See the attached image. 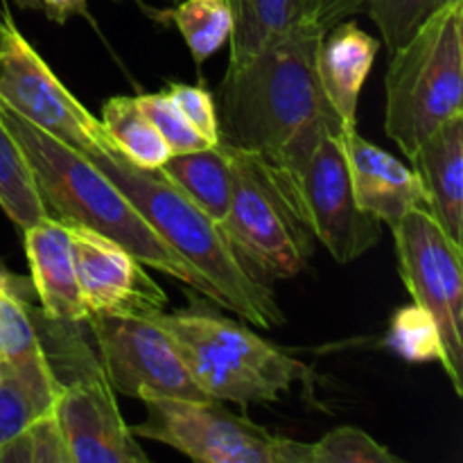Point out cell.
Returning a JSON list of instances; mask_svg holds the SVG:
<instances>
[{
	"label": "cell",
	"instance_id": "19",
	"mask_svg": "<svg viewBox=\"0 0 463 463\" xmlns=\"http://www.w3.org/2000/svg\"><path fill=\"white\" fill-rule=\"evenodd\" d=\"M158 172L213 222L222 224L226 220L235 188V167L229 145L220 140L213 147L172 154Z\"/></svg>",
	"mask_w": 463,
	"mask_h": 463
},
{
	"label": "cell",
	"instance_id": "24",
	"mask_svg": "<svg viewBox=\"0 0 463 463\" xmlns=\"http://www.w3.org/2000/svg\"><path fill=\"white\" fill-rule=\"evenodd\" d=\"M59 392L57 378H34L0 360V450L34 420L52 414Z\"/></svg>",
	"mask_w": 463,
	"mask_h": 463
},
{
	"label": "cell",
	"instance_id": "29",
	"mask_svg": "<svg viewBox=\"0 0 463 463\" xmlns=\"http://www.w3.org/2000/svg\"><path fill=\"white\" fill-rule=\"evenodd\" d=\"M0 463H71L66 439L52 414L34 420L0 450Z\"/></svg>",
	"mask_w": 463,
	"mask_h": 463
},
{
	"label": "cell",
	"instance_id": "10",
	"mask_svg": "<svg viewBox=\"0 0 463 463\" xmlns=\"http://www.w3.org/2000/svg\"><path fill=\"white\" fill-rule=\"evenodd\" d=\"M61 392L54 419L66 439L71 463H145L138 437L122 419L116 392L104 375L98 355L80 346L52 366Z\"/></svg>",
	"mask_w": 463,
	"mask_h": 463
},
{
	"label": "cell",
	"instance_id": "15",
	"mask_svg": "<svg viewBox=\"0 0 463 463\" xmlns=\"http://www.w3.org/2000/svg\"><path fill=\"white\" fill-rule=\"evenodd\" d=\"M158 315L170 324L181 326L197 337L206 339L220 351L229 353L240 364H244L253 373L274 384L283 396L294 384H307L312 380L310 366H306L297 357L288 355L283 348L267 342L265 337H260L238 321L197 310H158Z\"/></svg>",
	"mask_w": 463,
	"mask_h": 463
},
{
	"label": "cell",
	"instance_id": "2",
	"mask_svg": "<svg viewBox=\"0 0 463 463\" xmlns=\"http://www.w3.org/2000/svg\"><path fill=\"white\" fill-rule=\"evenodd\" d=\"M0 118L25 152L50 215L107 235L134 253L145 267L172 276L224 307L217 289L147 224L89 156L36 129L5 104H0Z\"/></svg>",
	"mask_w": 463,
	"mask_h": 463
},
{
	"label": "cell",
	"instance_id": "12",
	"mask_svg": "<svg viewBox=\"0 0 463 463\" xmlns=\"http://www.w3.org/2000/svg\"><path fill=\"white\" fill-rule=\"evenodd\" d=\"M63 224L89 315H152L165 310L167 294L134 253L98 231L72 222Z\"/></svg>",
	"mask_w": 463,
	"mask_h": 463
},
{
	"label": "cell",
	"instance_id": "13",
	"mask_svg": "<svg viewBox=\"0 0 463 463\" xmlns=\"http://www.w3.org/2000/svg\"><path fill=\"white\" fill-rule=\"evenodd\" d=\"M342 145L357 206L383 224H398L407 213L428 211L430 197L414 167L362 138L357 125L344 127Z\"/></svg>",
	"mask_w": 463,
	"mask_h": 463
},
{
	"label": "cell",
	"instance_id": "4",
	"mask_svg": "<svg viewBox=\"0 0 463 463\" xmlns=\"http://www.w3.org/2000/svg\"><path fill=\"white\" fill-rule=\"evenodd\" d=\"M463 116V0L443 5L389 52L384 131L407 158Z\"/></svg>",
	"mask_w": 463,
	"mask_h": 463
},
{
	"label": "cell",
	"instance_id": "14",
	"mask_svg": "<svg viewBox=\"0 0 463 463\" xmlns=\"http://www.w3.org/2000/svg\"><path fill=\"white\" fill-rule=\"evenodd\" d=\"M23 242L32 274L30 283L43 317L59 324H86L89 312L81 301L66 224L52 215L43 217L23 231Z\"/></svg>",
	"mask_w": 463,
	"mask_h": 463
},
{
	"label": "cell",
	"instance_id": "9",
	"mask_svg": "<svg viewBox=\"0 0 463 463\" xmlns=\"http://www.w3.org/2000/svg\"><path fill=\"white\" fill-rule=\"evenodd\" d=\"M86 326L104 375L120 396L213 401L190 375L175 339L147 315H89Z\"/></svg>",
	"mask_w": 463,
	"mask_h": 463
},
{
	"label": "cell",
	"instance_id": "30",
	"mask_svg": "<svg viewBox=\"0 0 463 463\" xmlns=\"http://www.w3.org/2000/svg\"><path fill=\"white\" fill-rule=\"evenodd\" d=\"M140 111L147 116V120L152 122L158 129V134L163 136V140L167 143V147L172 149V154H185L194 152V149L211 147L197 131L190 127V122L185 120L184 113L179 111V107L175 104V99L167 95V90L163 93H145L136 98Z\"/></svg>",
	"mask_w": 463,
	"mask_h": 463
},
{
	"label": "cell",
	"instance_id": "31",
	"mask_svg": "<svg viewBox=\"0 0 463 463\" xmlns=\"http://www.w3.org/2000/svg\"><path fill=\"white\" fill-rule=\"evenodd\" d=\"M167 95L175 99L179 111L190 122L194 131L206 140L208 145L220 143V120H217L215 98L203 86L194 84H167Z\"/></svg>",
	"mask_w": 463,
	"mask_h": 463
},
{
	"label": "cell",
	"instance_id": "18",
	"mask_svg": "<svg viewBox=\"0 0 463 463\" xmlns=\"http://www.w3.org/2000/svg\"><path fill=\"white\" fill-rule=\"evenodd\" d=\"M147 317L152 321H156V324L175 339L176 348H179L190 375H193L194 383H197L213 401L231 402V405L238 407H249L256 405V402H265L267 405V402H276L279 398H283V393H280L274 384L267 383L265 378L253 373L247 366L238 364L233 357L222 353L220 348L208 344L206 339L197 337V335L188 333V330L179 328V326L158 321L156 317L152 315Z\"/></svg>",
	"mask_w": 463,
	"mask_h": 463
},
{
	"label": "cell",
	"instance_id": "8",
	"mask_svg": "<svg viewBox=\"0 0 463 463\" xmlns=\"http://www.w3.org/2000/svg\"><path fill=\"white\" fill-rule=\"evenodd\" d=\"M392 231L402 283L437 321L446 351L443 369L457 396H463V249L428 211L407 213Z\"/></svg>",
	"mask_w": 463,
	"mask_h": 463
},
{
	"label": "cell",
	"instance_id": "20",
	"mask_svg": "<svg viewBox=\"0 0 463 463\" xmlns=\"http://www.w3.org/2000/svg\"><path fill=\"white\" fill-rule=\"evenodd\" d=\"M36 315L27 280L0 267V360L34 378H57L41 344Z\"/></svg>",
	"mask_w": 463,
	"mask_h": 463
},
{
	"label": "cell",
	"instance_id": "11",
	"mask_svg": "<svg viewBox=\"0 0 463 463\" xmlns=\"http://www.w3.org/2000/svg\"><path fill=\"white\" fill-rule=\"evenodd\" d=\"M298 190L312 233L339 265L353 262L380 240L383 222L362 211L353 194L342 131L319 140L298 176Z\"/></svg>",
	"mask_w": 463,
	"mask_h": 463
},
{
	"label": "cell",
	"instance_id": "23",
	"mask_svg": "<svg viewBox=\"0 0 463 463\" xmlns=\"http://www.w3.org/2000/svg\"><path fill=\"white\" fill-rule=\"evenodd\" d=\"M99 122L111 138L116 152L129 165L158 172V167L172 156V149L167 147L156 127L140 111L136 98L116 95L109 99L102 109Z\"/></svg>",
	"mask_w": 463,
	"mask_h": 463
},
{
	"label": "cell",
	"instance_id": "32",
	"mask_svg": "<svg viewBox=\"0 0 463 463\" xmlns=\"http://www.w3.org/2000/svg\"><path fill=\"white\" fill-rule=\"evenodd\" d=\"M86 3L89 0H45L43 9L45 16L54 23H66L72 16H81L86 14Z\"/></svg>",
	"mask_w": 463,
	"mask_h": 463
},
{
	"label": "cell",
	"instance_id": "33",
	"mask_svg": "<svg viewBox=\"0 0 463 463\" xmlns=\"http://www.w3.org/2000/svg\"><path fill=\"white\" fill-rule=\"evenodd\" d=\"M23 9H43L45 0H14Z\"/></svg>",
	"mask_w": 463,
	"mask_h": 463
},
{
	"label": "cell",
	"instance_id": "3",
	"mask_svg": "<svg viewBox=\"0 0 463 463\" xmlns=\"http://www.w3.org/2000/svg\"><path fill=\"white\" fill-rule=\"evenodd\" d=\"M89 158L134 203L147 224L217 289L226 310L260 328L283 324L285 317L271 285L249 274L231 249L222 226L194 206L161 172L129 165L120 154H93Z\"/></svg>",
	"mask_w": 463,
	"mask_h": 463
},
{
	"label": "cell",
	"instance_id": "6",
	"mask_svg": "<svg viewBox=\"0 0 463 463\" xmlns=\"http://www.w3.org/2000/svg\"><path fill=\"white\" fill-rule=\"evenodd\" d=\"M145 420L131 432L199 463H312V443L276 437L220 401H143Z\"/></svg>",
	"mask_w": 463,
	"mask_h": 463
},
{
	"label": "cell",
	"instance_id": "17",
	"mask_svg": "<svg viewBox=\"0 0 463 463\" xmlns=\"http://www.w3.org/2000/svg\"><path fill=\"white\" fill-rule=\"evenodd\" d=\"M410 161L430 197V215L463 249V116L434 131Z\"/></svg>",
	"mask_w": 463,
	"mask_h": 463
},
{
	"label": "cell",
	"instance_id": "28",
	"mask_svg": "<svg viewBox=\"0 0 463 463\" xmlns=\"http://www.w3.org/2000/svg\"><path fill=\"white\" fill-rule=\"evenodd\" d=\"M312 463H402V459L364 430L342 425L312 443Z\"/></svg>",
	"mask_w": 463,
	"mask_h": 463
},
{
	"label": "cell",
	"instance_id": "16",
	"mask_svg": "<svg viewBox=\"0 0 463 463\" xmlns=\"http://www.w3.org/2000/svg\"><path fill=\"white\" fill-rule=\"evenodd\" d=\"M380 43L355 21H339L321 39L317 66L328 104L344 127L357 125L362 86L373 68Z\"/></svg>",
	"mask_w": 463,
	"mask_h": 463
},
{
	"label": "cell",
	"instance_id": "7",
	"mask_svg": "<svg viewBox=\"0 0 463 463\" xmlns=\"http://www.w3.org/2000/svg\"><path fill=\"white\" fill-rule=\"evenodd\" d=\"M0 104L84 156L118 154L102 122L66 89L0 7Z\"/></svg>",
	"mask_w": 463,
	"mask_h": 463
},
{
	"label": "cell",
	"instance_id": "25",
	"mask_svg": "<svg viewBox=\"0 0 463 463\" xmlns=\"http://www.w3.org/2000/svg\"><path fill=\"white\" fill-rule=\"evenodd\" d=\"M0 211L21 233L50 215L41 197L34 170L3 118H0Z\"/></svg>",
	"mask_w": 463,
	"mask_h": 463
},
{
	"label": "cell",
	"instance_id": "21",
	"mask_svg": "<svg viewBox=\"0 0 463 463\" xmlns=\"http://www.w3.org/2000/svg\"><path fill=\"white\" fill-rule=\"evenodd\" d=\"M233 16L229 68H238L315 16L319 0H226ZM317 18V16H315Z\"/></svg>",
	"mask_w": 463,
	"mask_h": 463
},
{
	"label": "cell",
	"instance_id": "5",
	"mask_svg": "<svg viewBox=\"0 0 463 463\" xmlns=\"http://www.w3.org/2000/svg\"><path fill=\"white\" fill-rule=\"evenodd\" d=\"M235 188L222 222L226 240L249 274L260 283L294 279L315 251L298 181L256 154L231 147Z\"/></svg>",
	"mask_w": 463,
	"mask_h": 463
},
{
	"label": "cell",
	"instance_id": "27",
	"mask_svg": "<svg viewBox=\"0 0 463 463\" xmlns=\"http://www.w3.org/2000/svg\"><path fill=\"white\" fill-rule=\"evenodd\" d=\"M384 344L398 357L414 362V364L439 362L443 366V360H446L437 321L419 303L402 306L393 312Z\"/></svg>",
	"mask_w": 463,
	"mask_h": 463
},
{
	"label": "cell",
	"instance_id": "26",
	"mask_svg": "<svg viewBox=\"0 0 463 463\" xmlns=\"http://www.w3.org/2000/svg\"><path fill=\"white\" fill-rule=\"evenodd\" d=\"M154 16L175 23L197 66L220 52L233 30V16L226 0H181L176 7L163 9Z\"/></svg>",
	"mask_w": 463,
	"mask_h": 463
},
{
	"label": "cell",
	"instance_id": "22",
	"mask_svg": "<svg viewBox=\"0 0 463 463\" xmlns=\"http://www.w3.org/2000/svg\"><path fill=\"white\" fill-rule=\"evenodd\" d=\"M448 3L455 0H319L315 16L324 30H330L335 23L366 9L371 21L378 25L384 45L393 52Z\"/></svg>",
	"mask_w": 463,
	"mask_h": 463
},
{
	"label": "cell",
	"instance_id": "1",
	"mask_svg": "<svg viewBox=\"0 0 463 463\" xmlns=\"http://www.w3.org/2000/svg\"><path fill=\"white\" fill-rule=\"evenodd\" d=\"M324 34L312 16L247 63L226 71L213 95L222 143L256 154L298 181L319 140L344 129L317 66Z\"/></svg>",
	"mask_w": 463,
	"mask_h": 463
}]
</instances>
